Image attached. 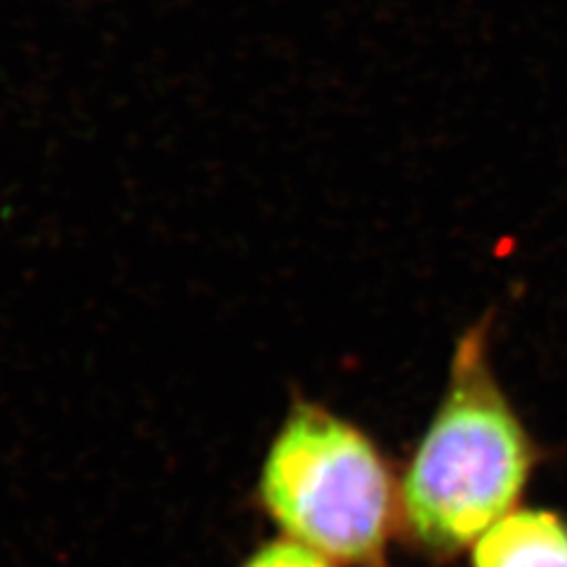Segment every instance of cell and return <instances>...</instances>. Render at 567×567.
I'll return each instance as SVG.
<instances>
[{"mask_svg":"<svg viewBox=\"0 0 567 567\" xmlns=\"http://www.w3.org/2000/svg\"><path fill=\"white\" fill-rule=\"evenodd\" d=\"M471 567H567V518L513 508L471 546Z\"/></svg>","mask_w":567,"mask_h":567,"instance_id":"3957f363","label":"cell"},{"mask_svg":"<svg viewBox=\"0 0 567 567\" xmlns=\"http://www.w3.org/2000/svg\"><path fill=\"white\" fill-rule=\"evenodd\" d=\"M254 502L281 537L336 567H390L400 481L379 442L310 398H293L265 447Z\"/></svg>","mask_w":567,"mask_h":567,"instance_id":"7a4b0ae2","label":"cell"},{"mask_svg":"<svg viewBox=\"0 0 567 567\" xmlns=\"http://www.w3.org/2000/svg\"><path fill=\"white\" fill-rule=\"evenodd\" d=\"M492 317L456 339L431 423L400 475V532L435 563L461 556L518 506L544 456L496 377Z\"/></svg>","mask_w":567,"mask_h":567,"instance_id":"6da1fadb","label":"cell"},{"mask_svg":"<svg viewBox=\"0 0 567 567\" xmlns=\"http://www.w3.org/2000/svg\"><path fill=\"white\" fill-rule=\"evenodd\" d=\"M237 567H336V565L315 554L312 548L279 535L275 539L258 544Z\"/></svg>","mask_w":567,"mask_h":567,"instance_id":"277c9868","label":"cell"}]
</instances>
